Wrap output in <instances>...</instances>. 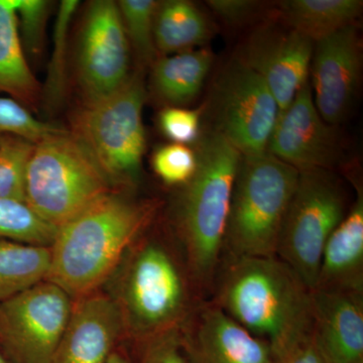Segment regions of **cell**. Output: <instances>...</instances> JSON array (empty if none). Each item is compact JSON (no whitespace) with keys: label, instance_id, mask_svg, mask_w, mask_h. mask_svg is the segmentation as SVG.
Listing matches in <instances>:
<instances>
[{"label":"cell","instance_id":"obj_1","mask_svg":"<svg viewBox=\"0 0 363 363\" xmlns=\"http://www.w3.org/2000/svg\"><path fill=\"white\" fill-rule=\"evenodd\" d=\"M210 301L269 344L274 362L312 336V291L277 257L222 259Z\"/></svg>","mask_w":363,"mask_h":363},{"label":"cell","instance_id":"obj_2","mask_svg":"<svg viewBox=\"0 0 363 363\" xmlns=\"http://www.w3.org/2000/svg\"><path fill=\"white\" fill-rule=\"evenodd\" d=\"M156 205L116 195L105 196L57 230L47 281L73 300L96 292L140 240Z\"/></svg>","mask_w":363,"mask_h":363},{"label":"cell","instance_id":"obj_3","mask_svg":"<svg viewBox=\"0 0 363 363\" xmlns=\"http://www.w3.org/2000/svg\"><path fill=\"white\" fill-rule=\"evenodd\" d=\"M196 155L197 169L182 191L177 228L191 277L207 300L223 259L231 196L242 156L215 131L200 140Z\"/></svg>","mask_w":363,"mask_h":363},{"label":"cell","instance_id":"obj_4","mask_svg":"<svg viewBox=\"0 0 363 363\" xmlns=\"http://www.w3.org/2000/svg\"><path fill=\"white\" fill-rule=\"evenodd\" d=\"M121 264L116 297L123 331L147 342L178 330L196 306L204 300L187 264H181L166 245L157 240L136 243Z\"/></svg>","mask_w":363,"mask_h":363},{"label":"cell","instance_id":"obj_5","mask_svg":"<svg viewBox=\"0 0 363 363\" xmlns=\"http://www.w3.org/2000/svg\"><path fill=\"white\" fill-rule=\"evenodd\" d=\"M298 174L267 152L242 157L231 196L223 259L276 257Z\"/></svg>","mask_w":363,"mask_h":363},{"label":"cell","instance_id":"obj_6","mask_svg":"<svg viewBox=\"0 0 363 363\" xmlns=\"http://www.w3.org/2000/svg\"><path fill=\"white\" fill-rule=\"evenodd\" d=\"M111 193V184L71 133L60 130L35 143L26 203L47 223L59 228Z\"/></svg>","mask_w":363,"mask_h":363},{"label":"cell","instance_id":"obj_7","mask_svg":"<svg viewBox=\"0 0 363 363\" xmlns=\"http://www.w3.org/2000/svg\"><path fill=\"white\" fill-rule=\"evenodd\" d=\"M145 96L143 79L135 74L109 96L81 105L73 117L72 135L111 185H133L140 178L145 150Z\"/></svg>","mask_w":363,"mask_h":363},{"label":"cell","instance_id":"obj_8","mask_svg":"<svg viewBox=\"0 0 363 363\" xmlns=\"http://www.w3.org/2000/svg\"><path fill=\"white\" fill-rule=\"evenodd\" d=\"M350 209L342 185L328 169L300 172L276 257L311 291L316 286L325 245Z\"/></svg>","mask_w":363,"mask_h":363},{"label":"cell","instance_id":"obj_9","mask_svg":"<svg viewBox=\"0 0 363 363\" xmlns=\"http://www.w3.org/2000/svg\"><path fill=\"white\" fill-rule=\"evenodd\" d=\"M212 111L215 133L241 156L267 152L279 108L266 82L240 60L231 62L219 76Z\"/></svg>","mask_w":363,"mask_h":363},{"label":"cell","instance_id":"obj_10","mask_svg":"<svg viewBox=\"0 0 363 363\" xmlns=\"http://www.w3.org/2000/svg\"><path fill=\"white\" fill-rule=\"evenodd\" d=\"M130 45L117 2L95 0L79 26L76 79L82 105L109 96L130 79Z\"/></svg>","mask_w":363,"mask_h":363},{"label":"cell","instance_id":"obj_11","mask_svg":"<svg viewBox=\"0 0 363 363\" xmlns=\"http://www.w3.org/2000/svg\"><path fill=\"white\" fill-rule=\"evenodd\" d=\"M72 306L73 298L47 279L0 302V341L14 363H51Z\"/></svg>","mask_w":363,"mask_h":363},{"label":"cell","instance_id":"obj_12","mask_svg":"<svg viewBox=\"0 0 363 363\" xmlns=\"http://www.w3.org/2000/svg\"><path fill=\"white\" fill-rule=\"evenodd\" d=\"M314 45L283 21L267 23L248 38L238 60L266 82L281 112L309 80Z\"/></svg>","mask_w":363,"mask_h":363},{"label":"cell","instance_id":"obj_13","mask_svg":"<svg viewBox=\"0 0 363 363\" xmlns=\"http://www.w3.org/2000/svg\"><path fill=\"white\" fill-rule=\"evenodd\" d=\"M267 152L298 172L329 171L337 161V136L333 126L320 116L309 80L298 90L292 104L279 112Z\"/></svg>","mask_w":363,"mask_h":363},{"label":"cell","instance_id":"obj_14","mask_svg":"<svg viewBox=\"0 0 363 363\" xmlns=\"http://www.w3.org/2000/svg\"><path fill=\"white\" fill-rule=\"evenodd\" d=\"M191 363H274L266 341L253 335L209 298L179 329Z\"/></svg>","mask_w":363,"mask_h":363},{"label":"cell","instance_id":"obj_15","mask_svg":"<svg viewBox=\"0 0 363 363\" xmlns=\"http://www.w3.org/2000/svg\"><path fill=\"white\" fill-rule=\"evenodd\" d=\"M357 26H346L315 43L310 74L314 104L329 125L342 121L357 91L362 68Z\"/></svg>","mask_w":363,"mask_h":363},{"label":"cell","instance_id":"obj_16","mask_svg":"<svg viewBox=\"0 0 363 363\" xmlns=\"http://www.w3.org/2000/svg\"><path fill=\"white\" fill-rule=\"evenodd\" d=\"M123 333L111 296L96 291L75 298L51 363H107Z\"/></svg>","mask_w":363,"mask_h":363},{"label":"cell","instance_id":"obj_17","mask_svg":"<svg viewBox=\"0 0 363 363\" xmlns=\"http://www.w3.org/2000/svg\"><path fill=\"white\" fill-rule=\"evenodd\" d=\"M312 315L325 363H363V293L312 291Z\"/></svg>","mask_w":363,"mask_h":363},{"label":"cell","instance_id":"obj_18","mask_svg":"<svg viewBox=\"0 0 363 363\" xmlns=\"http://www.w3.org/2000/svg\"><path fill=\"white\" fill-rule=\"evenodd\" d=\"M357 199L325 245L314 290L363 293V195ZM313 290V291H314Z\"/></svg>","mask_w":363,"mask_h":363},{"label":"cell","instance_id":"obj_19","mask_svg":"<svg viewBox=\"0 0 363 363\" xmlns=\"http://www.w3.org/2000/svg\"><path fill=\"white\" fill-rule=\"evenodd\" d=\"M16 4L0 0V92L30 111L39 104L42 89L26 62Z\"/></svg>","mask_w":363,"mask_h":363},{"label":"cell","instance_id":"obj_20","mask_svg":"<svg viewBox=\"0 0 363 363\" xmlns=\"http://www.w3.org/2000/svg\"><path fill=\"white\" fill-rule=\"evenodd\" d=\"M212 63L213 55L206 49L157 59L152 64V89L168 106L188 104L201 91Z\"/></svg>","mask_w":363,"mask_h":363},{"label":"cell","instance_id":"obj_21","mask_svg":"<svg viewBox=\"0 0 363 363\" xmlns=\"http://www.w3.org/2000/svg\"><path fill=\"white\" fill-rule=\"evenodd\" d=\"M281 21L312 42L354 25L362 11L359 0H286L278 4Z\"/></svg>","mask_w":363,"mask_h":363},{"label":"cell","instance_id":"obj_22","mask_svg":"<svg viewBox=\"0 0 363 363\" xmlns=\"http://www.w3.org/2000/svg\"><path fill=\"white\" fill-rule=\"evenodd\" d=\"M211 33L206 16L192 2H159L154 28L157 51L164 54L191 51L196 45L206 43Z\"/></svg>","mask_w":363,"mask_h":363},{"label":"cell","instance_id":"obj_23","mask_svg":"<svg viewBox=\"0 0 363 363\" xmlns=\"http://www.w3.org/2000/svg\"><path fill=\"white\" fill-rule=\"evenodd\" d=\"M50 247L0 240V302L47 279Z\"/></svg>","mask_w":363,"mask_h":363},{"label":"cell","instance_id":"obj_24","mask_svg":"<svg viewBox=\"0 0 363 363\" xmlns=\"http://www.w3.org/2000/svg\"><path fill=\"white\" fill-rule=\"evenodd\" d=\"M57 230L26 203L0 199V240L51 247Z\"/></svg>","mask_w":363,"mask_h":363},{"label":"cell","instance_id":"obj_25","mask_svg":"<svg viewBox=\"0 0 363 363\" xmlns=\"http://www.w3.org/2000/svg\"><path fill=\"white\" fill-rule=\"evenodd\" d=\"M80 2L77 0H63L60 4L58 14L54 28V48L47 82L44 88L45 102L50 107L62 104L68 86V40L73 16L77 11ZM42 95V96H43Z\"/></svg>","mask_w":363,"mask_h":363},{"label":"cell","instance_id":"obj_26","mask_svg":"<svg viewBox=\"0 0 363 363\" xmlns=\"http://www.w3.org/2000/svg\"><path fill=\"white\" fill-rule=\"evenodd\" d=\"M35 143L23 136L4 133L0 140V199L26 203L28 162Z\"/></svg>","mask_w":363,"mask_h":363},{"label":"cell","instance_id":"obj_27","mask_svg":"<svg viewBox=\"0 0 363 363\" xmlns=\"http://www.w3.org/2000/svg\"><path fill=\"white\" fill-rule=\"evenodd\" d=\"M126 37L143 63L157 60L155 18L159 2L154 0H121L117 2Z\"/></svg>","mask_w":363,"mask_h":363},{"label":"cell","instance_id":"obj_28","mask_svg":"<svg viewBox=\"0 0 363 363\" xmlns=\"http://www.w3.org/2000/svg\"><path fill=\"white\" fill-rule=\"evenodd\" d=\"M198 159L187 145L171 143L160 147L152 157V168L168 185H185L194 176Z\"/></svg>","mask_w":363,"mask_h":363},{"label":"cell","instance_id":"obj_29","mask_svg":"<svg viewBox=\"0 0 363 363\" xmlns=\"http://www.w3.org/2000/svg\"><path fill=\"white\" fill-rule=\"evenodd\" d=\"M59 130L33 117L18 102L0 97V133L23 136L37 143Z\"/></svg>","mask_w":363,"mask_h":363},{"label":"cell","instance_id":"obj_30","mask_svg":"<svg viewBox=\"0 0 363 363\" xmlns=\"http://www.w3.org/2000/svg\"><path fill=\"white\" fill-rule=\"evenodd\" d=\"M50 7V2L45 0H16L21 44L33 56L40 55L44 48Z\"/></svg>","mask_w":363,"mask_h":363},{"label":"cell","instance_id":"obj_31","mask_svg":"<svg viewBox=\"0 0 363 363\" xmlns=\"http://www.w3.org/2000/svg\"><path fill=\"white\" fill-rule=\"evenodd\" d=\"M200 111L168 106L159 116L160 128L173 143L186 145L194 143L200 135Z\"/></svg>","mask_w":363,"mask_h":363},{"label":"cell","instance_id":"obj_32","mask_svg":"<svg viewBox=\"0 0 363 363\" xmlns=\"http://www.w3.org/2000/svg\"><path fill=\"white\" fill-rule=\"evenodd\" d=\"M142 344L140 363H191L182 345L179 329Z\"/></svg>","mask_w":363,"mask_h":363},{"label":"cell","instance_id":"obj_33","mask_svg":"<svg viewBox=\"0 0 363 363\" xmlns=\"http://www.w3.org/2000/svg\"><path fill=\"white\" fill-rule=\"evenodd\" d=\"M208 6L229 25H240L255 16L259 2L250 0H211Z\"/></svg>","mask_w":363,"mask_h":363},{"label":"cell","instance_id":"obj_34","mask_svg":"<svg viewBox=\"0 0 363 363\" xmlns=\"http://www.w3.org/2000/svg\"><path fill=\"white\" fill-rule=\"evenodd\" d=\"M274 363H325L323 358L320 355L313 338L300 344L297 347L289 351Z\"/></svg>","mask_w":363,"mask_h":363},{"label":"cell","instance_id":"obj_35","mask_svg":"<svg viewBox=\"0 0 363 363\" xmlns=\"http://www.w3.org/2000/svg\"><path fill=\"white\" fill-rule=\"evenodd\" d=\"M107 363H130V362L123 355H121V353L114 351L111 357H109V359L107 360Z\"/></svg>","mask_w":363,"mask_h":363},{"label":"cell","instance_id":"obj_36","mask_svg":"<svg viewBox=\"0 0 363 363\" xmlns=\"http://www.w3.org/2000/svg\"><path fill=\"white\" fill-rule=\"evenodd\" d=\"M0 363H9V362H7V360L6 359V358H4V357H2V355H0Z\"/></svg>","mask_w":363,"mask_h":363},{"label":"cell","instance_id":"obj_37","mask_svg":"<svg viewBox=\"0 0 363 363\" xmlns=\"http://www.w3.org/2000/svg\"><path fill=\"white\" fill-rule=\"evenodd\" d=\"M2 135H4V133H0V140H1Z\"/></svg>","mask_w":363,"mask_h":363}]
</instances>
